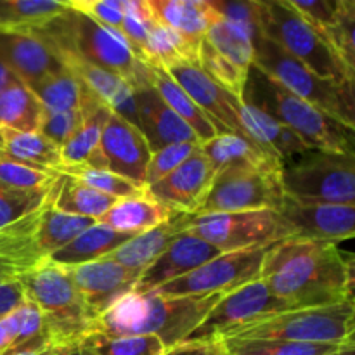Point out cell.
<instances>
[{
  "mask_svg": "<svg viewBox=\"0 0 355 355\" xmlns=\"http://www.w3.org/2000/svg\"><path fill=\"white\" fill-rule=\"evenodd\" d=\"M354 255L336 243L284 239L269 246L259 279L295 309L354 300Z\"/></svg>",
  "mask_w": 355,
  "mask_h": 355,
  "instance_id": "cell-1",
  "label": "cell"
},
{
  "mask_svg": "<svg viewBox=\"0 0 355 355\" xmlns=\"http://www.w3.org/2000/svg\"><path fill=\"white\" fill-rule=\"evenodd\" d=\"M225 293L163 297L127 295L92 322V331L110 336L155 335L166 349L186 342Z\"/></svg>",
  "mask_w": 355,
  "mask_h": 355,
  "instance_id": "cell-2",
  "label": "cell"
},
{
  "mask_svg": "<svg viewBox=\"0 0 355 355\" xmlns=\"http://www.w3.org/2000/svg\"><path fill=\"white\" fill-rule=\"evenodd\" d=\"M243 101L253 104L290 128L311 149H324L347 155L355 153L354 128H349L314 104L291 94L279 82L267 76L253 64L246 76Z\"/></svg>",
  "mask_w": 355,
  "mask_h": 355,
  "instance_id": "cell-3",
  "label": "cell"
},
{
  "mask_svg": "<svg viewBox=\"0 0 355 355\" xmlns=\"http://www.w3.org/2000/svg\"><path fill=\"white\" fill-rule=\"evenodd\" d=\"M17 279L23 284L26 300L40 311L54 345H73L92 331V319L66 267L45 260Z\"/></svg>",
  "mask_w": 355,
  "mask_h": 355,
  "instance_id": "cell-4",
  "label": "cell"
},
{
  "mask_svg": "<svg viewBox=\"0 0 355 355\" xmlns=\"http://www.w3.org/2000/svg\"><path fill=\"white\" fill-rule=\"evenodd\" d=\"M253 66L291 94L354 128V83L321 78L260 31L253 38Z\"/></svg>",
  "mask_w": 355,
  "mask_h": 355,
  "instance_id": "cell-5",
  "label": "cell"
},
{
  "mask_svg": "<svg viewBox=\"0 0 355 355\" xmlns=\"http://www.w3.org/2000/svg\"><path fill=\"white\" fill-rule=\"evenodd\" d=\"M42 33L58 47L80 55L90 64L120 75L132 87L148 80V64L139 61L120 31L103 26L69 7L64 16Z\"/></svg>",
  "mask_w": 355,
  "mask_h": 355,
  "instance_id": "cell-6",
  "label": "cell"
},
{
  "mask_svg": "<svg viewBox=\"0 0 355 355\" xmlns=\"http://www.w3.org/2000/svg\"><path fill=\"white\" fill-rule=\"evenodd\" d=\"M354 300L324 307L295 309L267 315L229 333L222 340H281L298 343L354 345Z\"/></svg>",
  "mask_w": 355,
  "mask_h": 355,
  "instance_id": "cell-7",
  "label": "cell"
},
{
  "mask_svg": "<svg viewBox=\"0 0 355 355\" xmlns=\"http://www.w3.org/2000/svg\"><path fill=\"white\" fill-rule=\"evenodd\" d=\"M259 31L324 80L354 83L324 38L290 7L288 0H257Z\"/></svg>",
  "mask_w": 355,
  "mask_h": 355,
  "instance_id": "cell-8",
  "label": "cell"
},
{
  "mask_svg": "<svg viewBox=\"0 0 355 355\" xmlns=\"http://www.w3.org/2000/svg\"><path fill=\"white\" fill-rule=\"evenodd\" d=\"M281 184L295 200L355 205V155L311 149L284 165Z\"/></svg>",
  "mask_w": 355,
  "mask_h": 355,
  "instance_id": "cell-9",
  "label": "cell"
},
{
  "mask_svg": "<svg viewBox=\"0 0 355 355\" xmlns=\"http://www.w3.org/2000/svg\"><path fill=\"white\" fill-rule=\"evenodd\" d=\"M182 232L203 239L220 253L263 248L293 239V232L276 210L189 215Z\"/></svg>",
  "mask_w": 355,
  "mask_h": 355,
  "instance_id": "cell-10",
  "label": "cell"
},
{
  "mask_svg": "<svg viewBox=\"0 0 355 355\" xmlns=\"http://www.w3.org/2000/svg\"><path fill=\"white\" fill-rule=\"evenodd\" d=\"M281 175L248 166H225L217 170L210 191L196 215L252 210L277 211L284 196Z\"/></svg>",
  "mask_w": 355,
  "mask_h": 355,
  "instance_id": "cell-11",
  "label": "cell"
},
{
  "mask_svg": "<svg viewBox=\"0 0 355 355\" xmlns=\"http://www.w3.org/2000/svg\"><path fill=\"white\" fill-rule=\"evenodd\" d=\"M272 246V245H270ZM269 246L239 252L220 253L186 276L163 284L153 293L163 297H189V295L229 293L259 279L263 257Z\"/></svg>",
  "mask_w": 355,
  "mask_h": 355,
  "instance_id": "cell-12",
  "label": "cell"
},
{
  "mask_svg": "<svg viewBox=\"0 0 355 355\" xmlns=\"http://www.w3.org/2000/svg\"><path fill=\"white\" fill-rule=\"evenodd\" d=\"M286 311H295V307L276 297L262 279H255L225 293L186 342L222 340L243 326Z\"/></svg>",
  "mask_w": 355,
  "mask_h": 355,
  "instance_id": "cell-13",
  "label": "cell"
},
{
  "mask_svg": "<svg viewBox=\"0 0 355 355\" xmlns=\"http://www.w3.org/2000/svg\"><path fill=\"white\" fill-rule=\"evenodd\" d=\"M277 214L297 239L336 243L354 238L355 205L318 203L284 194Z\"/></svg>",
  "mask_w": 355,
  "mask_h": 355,
  "instance_id": "cell-14",
  "label": "cell"
},
{
  "mask_svg": "<svg viewBox=\"0 0 355 355\" xmlns=\"http://www.w3.org/2000/svg\"><path fill=\"white\" fill-rule=\"evenodd\" d=\"M66 269L85 304L92 322L110 311L116 302L130 295L141 276V272L127 269L107 257Z\"/></svg>",
  "mask_w": 355,
  "mask_h": 355,
  "instance_id": "cell-15",
  "label": "cell"
},
{
  "mask_svg": "<svg viewBox=\"0 0 355 355\" xmlns=\"http://www.w3.org/2000/svg\"><path fill=\"white\" fill-rule=\"evenodd\" d=\"M0 62L31 90L64 69L58 45L44 33H0Z\"/></svg>",
  "mask_w": 355,
  "mask_h": 355,
  "instance_id": "cell-16",
  "label": "cell"
},
{
  "mask_svg": "<svg viewBox=\"0 0 355 355\" xmlns=\"http://www.w3.org/2000/svg\"><path fill=\"white\" fill-rule=\"evenodd\" d=\"M217 170L200 148L173 172L146 187V194L158 203L186 215H196L203 205Z\"/></svg>",
  "mask_w": 355,
  "mask_h": 355,
  "instance_id": "cell-17",
  "label": "cell"
},
{
  "mask_svg": "<svg viewBox=\"0 0 355 355\" xmlns=\"http://www.w3.org/2000/svg\"><path fill=\"white\" fill-rule=\"evenodd\" d=\"M101 153L110 172L146 187V168L153 155L148 141L137 127L113 111H110L101 132Z\"/></svg>",
  "mask_w": 355,
  "mask_h": 355,
  "instance_id": "cell-18",
  "label": "cell"
},
{
  "mask_svg": "<svg viewBox=\"0 0 355 355\" xmlns=\"http://www.w3.org/2000/svg\"><path fill=\"white\" fill-rule=\"evenodd\" d=\"M218 255L220 252L208 245L207 241L189 234V232H180L166 246L165 252L142 270L132 295L153 293L163 284L193 272L194 269Z\"/></svg>",
  "mask_w": 355,
  "mask_h": 355,
  "instance_id": "cell-19",
  "label": "cell"
},
{
  "mask_svg": "<svg viewBox=\"0 0 355 355\" xmlns=\"http://www.w3.org/2000/svg\"><path fill=\"white\" fill-rule=\"evenodd\" d=\"M172 78L186 90L193 103L210 118L218 134H241L243 130L238 118L239 99L232 97L224 89L217 85L214 80L208 78L203 69L196 64H179L166 69Z\"/></svg>",
  "mask_w": 355,
  "mask_h": 355,
  "instance_id": "cell-20",
  "label": "cell"
},
{
  "mask_svg": "<svg viewBox=\"0 0 355 355\" xmlns=\"http://www.w3.org/2000/svg\"><path fill=\"white\" fill-rule=\"evenodd\" d=\"M134 96L139 128L148 141L151 153L175 142H200L194 132L159 97L149 76L134 87Z\"/></svg>",
  "mask_w": 355,
  "mask_h": 355,
  "instance_id": "cell-21",
  "label": "cell"
},
{
  "mask_svg": "<svg viewBox=\"0 0 355 355\" xmlns=\"http://www.w3.org/2000/svg\"><path fill=\"white\" fill-rule=\"evenodd\" d=\"M61 52L62 64L82 82V85L92 94L94 97L106 104L113 113L127 120L128 123L139 128L137 106H135L134 87L121 78L120 75L106 71V69L94 66L82 59L80 55L58 47ZM141 130V128H139Z\"/></svg>",
  "mask_w": 355,
  "mask_h": 355,
  "instance_id": "cell-22",
  "label": "cell"
},
{
  "mask_svg": "<svg viewBox=\"0 0 355 355\" xmlns=\"http://www.w3.org/2000/svg\"><path fill=\"white\" fill-rule=\"evenodd\" d=\"M42 207L0 229V279H17L45 262L37 243Z\"/></svg>",
  "mask_w": 355,
  "mask_h": 355,
  "instance_id": "cell-23",
  "label": "cell"
},
{
  "mask_svg": "<svg viewBox=\"0 0 355 355\" xmlns=\"http://www.w3.org/2000/svg\"><path fill=\"white\" fill-rule=\"evenodd\" d=\"M201 149L215 170L225 166H248L260 172L281 175L284 163L263 149L259 142L241 134H217L211 141L201 144Z\"/></svg>",
  "mask_w": 355,
  "mask_h": 355,
  "instance_id": "cell-24",
  "label": "cell"
},
{
  "mask_svg": "<svg viewBox=\"0 0 355 355\" xmlns=\"http://www.w3.org/2000/svg\"><path fill=\"white\" fill-rule=\"evenodd\" d=\"M238 118L245 134L277 156L284 165L311 151L295 132L243 99L238 103Z\"/></svg>",
  "mask_w": 355,
  "mask_h": 355,
  "instance_id": "cell-25",
  "label": "cell"
},
{
  "mask_svg": "<svg viewBox=\"0 0 355 355\" xmlns=\"http://www.w3.org/2000/svg\"><path fill=\"white\" fill-rule=\"evenodd\" d=\"M110 111L111 110L106 104L89 94L83 103L82 125L61 148L62 168H68V166L106 168V162L101 153V132H103Z\"/></svg>",
  "mask_w": 355,
  "mask_h": 355,
  "instance_id": "cell-26",
  "label": "cell"
},
{
  "mask_svg": "<svg viewBox=\"0 0 355 355\" xmlns=\"http://www.w3.org/2000/svg\"><path fill=\"white\" fill-rule=\"evenodd\" d=\"M153 16L200 52L208 26L218 17L210 0H146Z\"/></svg>",
  "mask_w": 355,
  "mask_h": 355,
  "instance_id": "cell-27",
  "label": "cell"
},
{
  "mask_svg": "<svg viewBox=\"0 0 355 355\" xmlns=\"http://www.w3.org/2000/svg\"><path fill=\"white\" fill-rule=\"evenodd\" d=\"M187 217L189 215L175 214L170 220L163 222V224L156 225V227L149 229V231L134 236V238L128 239L120 248H116L106 257L114 260V262H118L120 266L127 267V269L135 270V272H142L182 232Z\"/></svg>",
  "mask_w": 355,
  "mask_h": 355,
  "instance_id": "cell-28",
  "label": "cell"
},
{
  "mask_svg": "<svg viewBox=\"0 0 355 355\" xmlns=\"http://www.w3.org/2000/svg\"><path fill=\"white\" fill-rule=\"evenodd\" d=\"M134 236L137 234L114 231L107 225L96 222L89 229L80 232L71 243H68L61 250L49 255L47 262L61 267L82 266V263L92 262V260H99L103 257L110 255L111 252L120 248L123 243H127Z\"/></svg>",
  "mask_w": 355,
  "mask_h": 355,
  "instance_id": "cell-29",
  "label": "cell"
},
{
  "mask_svg": "<svg viewBox=\"0 0 355 355\" xmlns=\"http://www.w3.org/2000/svg\"><path fill=\"white\" fill-rule=\"evenodd\" d=\"M66 12L59 0H0V33H42Z\"/></svg>",
  "mask_w": 355,
  "mask_h": 355,
  "instance_id": "cell-30",
  "label": "cell"
},
{
  "mask_svg": "<svg viewBox=\"0 0 355 355\" xmlns=\"http://www.w3.org/2000/svg\"><path fill=\"white\" fill-rule=\"evenodd\" d=\"M175 214L179 211L172 210L144 194L141 198L118 200L103 217L97 218V222L114 229V231L141 234V232L149 231V229L170 220Z\"/></svg>",
  "mask_w": 355,
  "mask_h": 355,
  "instance_id": "cell-31",
  "label": "cell"
},
{
  "mask_svg": "<svg viewBox=\"0 0 355 355\" xmlns=\"http://www.w3.org/2000/svg\"><path fill=\"white\" fill-rule=\"evenodd\" d=\"M149 80H151L153 87L159 94V97L166 103V106L194 132L201 144L211 141L218 134L210 118L193 103L186 90L172 78V75L165 68L149 66Z\"/></svg>",
  "mask_w": 355,
  "mask_h": 355,
  "instance_id": "cell-32",
  "label": "cell"
},
{
  "mask_svg": "<svg viewBox=\"0 0 355 355\" xmlns=\"http://www.w3.org/2000/svg\"><path fill=\"white\" fill-rule=\"evenodd\" d=\"M51 194L55 210L94 220L103 217L118 201L116 198L99 193L68 173H59L58 180L52 184Z\"/></svg>",
  "mask_w": 355,
  "mask_h": 355,
  "instance_id": "cell-33",
  "label": "cell"
},
{
  "mask_svg": "<svg viewBox=\"0 0 355 355\" xmlns=\"http://www.w3.org/2000/svg\"><path fill=\"white\" fill-rule=\"evenodd\" d=\"M0 132H2L3 156L26 165L42 166L61 173V148L49 141L40 132H16L2 127Z\"/></svg>",
  "mask_w": 355,
  "mask_h": 355,
  "instance_id": "cell-34",
  "label": "cell"
},
{
  "mask_svg": "<svg viewBox=\"0 0 355 355\" xmlns=\"http://www.w3.org/2000/svg\"><path fill=\"white\" fill-rule=\"evenodd\" d=\"M44 106L33 90L14 80L0 92V127L16 132H38Z\"/></svg>",
  "mask_w": 355,
  "mask_h": 355,
  "instance_id": "cell-35",
  "label": "cell"
},
{
  "mask_svg": "<svg viewBox=\"0 0 355 355\" xmlns=\"http://www.w3.org/2000/svg\"><path fill=\"white\" fill-rule=\"evenodd\" d=\"M153 14V12H151ZM146 64L170 69L179 64H196L198 52L177 31L151 17L144 44Z\"/></svg>",
  "mask_w": 355,
  "mask_h": 355,
  "instance_id": "cell-36",
  "label": "cell"
},
{
  "mask_svg": "<svg viewBox=\"0 0 355 355\" xmlns=\"http://www.w3.org/2000/svg\"><path fill=\"white\" fill-rule=\"evenodd\" d=\"M97 220L87 217H78V215L62 214L55 210L52 205V194L49 191V196L42 207L40 222L37 229V243L40 252L44 253L45 260L49 255L61 250L68 243H71L80 232L89 229L90 225L96 224Z\"/></svg>",
  "mask_w": 355,
  "mask_h": 355,
  "instance_id": "cell-37",
  "label": "cell"
},
{
  "mask_svg": "<svg viewBox=\"0 0 355 355\" xmlns=\"http://www.w3.org/2000/svg\"><path fill=\"white\" fill-rule=\"evenodd\" d=\"M35 96L47 113H64V111L82 110L89 97V90L69 69H62L58 75L45 78L33 89Z\"/></svg>",
  "mask_w": 355,
  "mask_h": 355,
  "instance_id": "cell-38",
  "label": "cell"
},
{
  "mask_svg": "<svg viewBox=\"0 0 355 355\" xmlns=\"http://www.w3.org/2000/svg\"><path fill=\"white\" fill-rule=\"evenodd\" d=\"M315 31L331 47L347 73L355 78V0H338V9L331 23Z\"/></svg>",
  "mask_w": 355,
  "mask_h": 355,
  "instance_id": "cell-39",
  "label": "cell"
},
{
  "mask_svg": "<svg viewBox=\"0 0 355 355\" xmlns=\"http://www.w3.org/2000/svg\"><path fill=\"white\" fill-rule=\"evenodd\" d=\"M227 355H331L350 345L298 343L281 340H220ZM355 345V343H354Z\"/></svg>",
  "mask_w": 355,
  "mask_h": 355,
  "instance_id": "cell-40",
  "label": "cell"
},
{
  "mask_svg": "<svg viewBox=\"0 0 355 355\" xmlns=\"http://www.w3.org/2000/svg\"><path fill=\"white\" fill-rule=\"evenodd\" d=\"M205 40L218 52L234 62L238 68L250 71L253 64V38L243 33L232 24L225 23L224 19L217 17L214 23L208 26Z\"/></svg>",
  "mask_w": 355,
  "mask_h": 355,
  "instance_id": "cell-41",
  "label": "cell"
},
{
  "mask_svg": "<svg viewBox=\"0 0 355 355\" xmlns=\"http://www.w3.org/2000/svg\"><path fill=\"white\" fill-rule=\"evenodd\" d=\"M82 342L94 355H162L166 350L155 335L110 336L89 333Z\"/></svg>",
  "mask_w": 355,
  "mask_h": 355,
  "instance_id": "cell-42",
  "label": "cell"
},
{
  "mask_svg": "<svg viewBox=\"0 0 355 355\" xmlns=\"http://www.w3.org/2000/svg\"><path fill=\"white\" fill-rule=\"evenodd\" d=\"M198 66L220 89H224L236 99H243V90H245L248 71L238 68L234 62L218 54L205 38L200 45V52H198Z\"/></svg>",
  "mask_w": 355,
  "mask_h": 355,
  "instance_id": "cell-43",
  "label": "cell"
},
{
  "mask_svg": "<svg viewBox=\"0 0 355 355\" xmlns=\"http://www.w3.org/2000/svg\"><path fill=\"white\" fill-rule=\"evenodd\" d=\"M61 173L76 177L92 189L107 194L116 200H130V198H141L146 194V187L137 186L130 180L123 179L118 173L110 172L106 168H92V166H68L62 168Z\"/></svg>",
  "mask_w": 355,
  "mask_h": 355,
  "instance_id": "cell-44",
  "label": "cell"
},
{
  "mask_svg": "<svg viewBox=\"0 0 355 355\" xmlns=\"http://www.w3.org/2000/svg\"><path fill=\"white\" fill-rule=\"evenodd\" d=\"M59 172L42 168V166L26 165L7 156H0V186L19 191L51 189L58 180Z\"/></svg>",
  "mask_w": 355,
  "mask_h": 355,
  "instance_id": "cell-45",
  "label": "cell"
},
{
  "mask_svg": "<svg viewBox=\"0 0 355 355\" xmlns=\"http://www.w3.org/2000/svg\"><path fill=\"white\" fill-rule=\"evenodd\" d=\"M49 191H19L0 186V229L37 211L47 200Z\"/></svg>",
  "mask_w": 355,
  "mask_h": 355,
  "instance_id": "cell-46",
  "label": "cell"
},
{
  "mask_svg": "<svg viewBox=\"0 0 355 355\" xmlns=\"http://www.w3.org/2000/svg\"><path fill=\"white\" fill-rule=\"evenodd\" d=\"M151 9L146 0H123V24L121 35L127 38L139 61L146 64L144 44L148 35L149 23H151Z\"/></svg>",
  "mask_w": 355,
  "mask_h": 355,
  "instance_id": "cell-47",
  "label": "cell"
},
{
  "mask_svg": "<svg viewBox=\"0 0 355 355\" xmlns=\"http://www.w3.org/2000/svg\"><path fill=\"white\" fill-rule=\"evenodd\" d=\"M201 146V142H175V144H168L165 148L158 149L151 155L149 165L146 168L144 186H151V184L158 182L163 177L168 175L170 172L182 165L194 151Z\"/></svg>",
  "mask_w": 355,
  "mask_h": 355,
  "instance_id": "cell-48",
  "label": "cell"
},
{
  "mask_svg": "<svg viewBox=\"0 0 355 355\" xmlns=\"http://www.w3.org/2000/svg\"><path fill=\"white\" fill-rule=\"evenodd\" d=\"M210 3L225 23L232 24L252 38L259 33L257 0H210Z\"/></svg>",
  "mask_w": 355,
  "mask_h": 355,
  "instance_id": "cell-49",
  "label": "cell"
},
{
  "mask_svg": "<svg viewBox=\"0 0 355 355\" xmlns=\"http://www.w3.org/2000/svg\"><path fill=\"white\" fill-rule=\"evenodd\" d=\"M66 6L75 12L83 14L96 23L121 33L123 0H66Z\"/></svg>",
  "mask_w": 355,
  "mask_h": 355,
  "instance_id": "cell-50",
  "label": "cell"
},
{
  "mask_svg": "<svg viewBox=\"0 0 355 355\" xmlns=\"http://www.w3.org/2000/svg\"><path fill=\"white\" fill-rule=\"evenodd\" d=\"M83 121V106L82 110L64 111V113H47L45 111L40 123V134L45 135L49 141L62 148L69 139L73 137Z\"/></svg>",
  "mask_w": 355,
  "mask_h": 355,
  "instance_id": "cell-51",
  "label": "cell"
},
{
  "mask_svg": "<svg viewBox=\"0 0 355 355\" xmlns=\"http://www.w3.org/2000/svg\"><path fill=\"white\" fill-rule=\"evenodd\" d=\"M288 3L315 30L328 26L338 9V0H288Z\"/></svg>",
  "mask_w": 355,
  "mask_h": 355,
  "instance_id": "cell-52",
  "label": "cell"
},
{
  "mask_svg": "<svg viewBox=\"0 0 355 355\" xmlns=\"http://www.w3.org/2000/svg\"><path fill=\"white\" fill-rule=\"evenodd\" d=\"M26 302V293L19 279H0V321Z\"/></svg>",
  "mask_w": 355,
  "mask_h": 355,
  "instance_id": "cell-53",
  "label": "cell"
},
{
  "mask_svg": "<svg viewBox=\"0 0 355 355\" xmlns=\"http://www.w3.org/2000/svg\"><path fill=\"white\" fill-rule=\"evenodd\" d=\"M162 355H227L220 340H191L166 349Z\"/></svg>",
  "mask_w": 355,
  "mask_h": 355,
  "instance_id": "cell-54",
  "label": "cell"
},
{
  "mask_svg": "<svg viewBox=\"0 0 355 355\" xmlns=\"http://www.w3.org/2000/svg\"><path fill=\"white\" fill-rule=\"evenodd\" d=\"M21 326V307L14 311L12 314L7 315L6 319L0 321V355L7 352L12 342L16 340Z\"/></svg>",
  "mask_w": 355,
  "mask_h": 355,
  "instance_id": "cell-55",
  "label": "cell"
},
{
  "mask_svg": "<svg viewBox=\"0 0 355 355\" xmlns=\"http://www.w3.org/2000/svg\"><path fill=\"white\" fill-rule=\"evenodd\" d=\"M62 349H64V347L54 345V343H47V345L40 347V349L37 350H28V352H21L16 355H59V352H61Z\"/></svg>",
  "mask_w": 355,
  "mask_h": 355,
  "instance_id": "cell-56",
  "label": "cell"
},
{
  "mask_svg": "<svg viewBox=\"0 0 355 355\" xmlns=\"http://www.w3.org/2000/svg\"><path fill=\"white\" fill-rule=\"evenodd\" d=\"M59 355H94V354L87 349L85 343L76 342V343H73V345L64 347V349L59 352Z\"/></svg>",
  "mask_w": 355,
  "mask_h": 355,
  "instance_id": "cell-57",
  "label": "cell"
},
{
  "mask_svg": "<svg viewBox=\"0 0 355 355\" xmlns=\"http://www.w3.org/2000/svg\"><path fill=\"white\" fill-rule=\"evenodd\" d=\"M14 80H16V76H14L12 73H10L9 69H7L6 66H3L2 62H0V92H2V90L6 89V87L9 85V83H12Z\"/></svg>",
  "mask_w": 355,
  "mask_h": 355,
  "instance_id": "cell-58",
  "label": "cell"
},
{
  "mask_svg": "<svg viewBox=\"0 0 355 355\" xmlns=\"http://www.w3.org/2000/svg\"><path fill=\"white\" fill-rule=\"evenodd\" d=\"M355 345H350V347H347V349H343V350H340V352H336V354H331V355H347L349 354V350L350 349H354Z\"/></svg>",
  "mask_w": 355,
  "mask_h": 355,
  "instance_id": "cell-59",
  "label": "cell"
},
{
  "mask_svg": "<svg viewBox=\"0 0 355 355\" xmlns=\"http://www.w3.org/2000/svg\"><path fill=\"white\" fill-rule=\"evenodd\" d=\"M0 156H3V144H2V132H0Z\"/></svg>",
  "mask_w": 355,
  "mask_h": 355,
  "instance_id": "cell-60",
  "label": "cell"
},
{
  "mask_svg": "<svg viewBox=\"0 0 355 355\" xmlns=\"http://www.w3.org/2000/svg\"><path fill=\"white\" fill-rule=\"evenodd\" d=\"M347 355H355V347H354V349H350L349 354H347Z\"/></svg>",
  "mask_w": 355,
  "mask_h": 355,
  "instance_id": "cell-61",
  "label": "cell"
}]
</instances>
